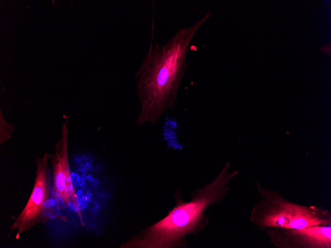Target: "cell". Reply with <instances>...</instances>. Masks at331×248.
I'll list each match as a JSON object with an SVG mask.
<instances>
[{
  "label": "cell",
  "mask_w": 331,
  "mask_h": 248,
  "mask_svg": "<svg viewBox=\"0 0 331 248\" xmlns=\"http://www.w3.org/2000/svg\"><path fill=\"white\" fill-rule=\"evenodd\" d=\"M211 14L207 12L189 27L178 29L164 44L154 45V20L150 47L135 77L140 106L136 124L155 125L163 114L172 108L188 66L190 44L197 31Z\"/></svg>",
  "instance_id": "cell-1"
},
{
  "label": "cell",
  "mask_w": 331,
  "mask_h": 248,
  "mask_svg": "<svg viewBox=\"0 0 331 248\" xmlns=\"http://www.w3.org/2000/svg\"><path fill=\"white\" fill-rule=\"evenodd\" d=\"M228 161L219 174L210 183L195 190L190 201L177 199L175 206L158 222L147 227L122 245L121 248H186V237L197 235L204 231L209 218L204 213L206 208L222 201L230 189L228 184L238 173L229 172Z\"/></svg>",
  "instance_id": "cell-2"
},
{
  "label": "cell",
  "mask_w": 331,
  "mask_h": 248,
  "mask_svg": "<svg viewBox=\"0 0 331 248\" xmlns=\"http://www.w3.org/2000/svg\"><path fill=\"white\" fill-rule=\"evenodd\" d=\"M256 187L261 199L254 206L249 220L260 230L331 226V213L324 207L291 202L278 192L262 187L257 182Z\"/></svg>",
  "instance_id": "cell-3"
},
{
  "label": "cell",
  "mask_w": 331,
  "mask_h": 248,
  "mask_svg": "<svg viewBox=\"0 0 331 248\" xmlns=\"http://www.w3.org/2000/svg\"><path fill=\"white\" fill-rule=\"evenodd\" d=\"M49 162L47 152L35 159L37 168L32 192L10 226V231L16 230L18 236L38 224H46L54 220L67 222L66 216L57 210L52 200V170Z\"/></svg>",
  "instance_id": "cell-4"
},
{
  "label": "cell",
  "mask_w": 331,
  "mask_h": 248,
  "mask_svg": "<svg viewBox=\"0 0 331 248\" xmlns=\"http://www.w3.org/2000/svg\"><path fill=\"white\" fill-rule=\"evenodd\" d=\"M67 123L63 124L60 139L56 144L54 152L49 154L52 170V198L59 211L72 210L84 225L81 209L71 179L68 156Z\"/></svg>",
  "instance_id": "cell-5"
},
{
  "label": "cell",
  "mask_w": 331,
  "mask_h": 248,
  "mask_svg": "<svg viewBox=\"0 0 331 248\" xmlns=\"http://www.w3.org/2000/svg\"><path fill=\"white\" fill-rule=\"evenodd\" d=\"M265 231L270 242L276 248H331V226L270 228Z\"/></svg>",
  "instance_id": "cell-6"
}]
</instances>
